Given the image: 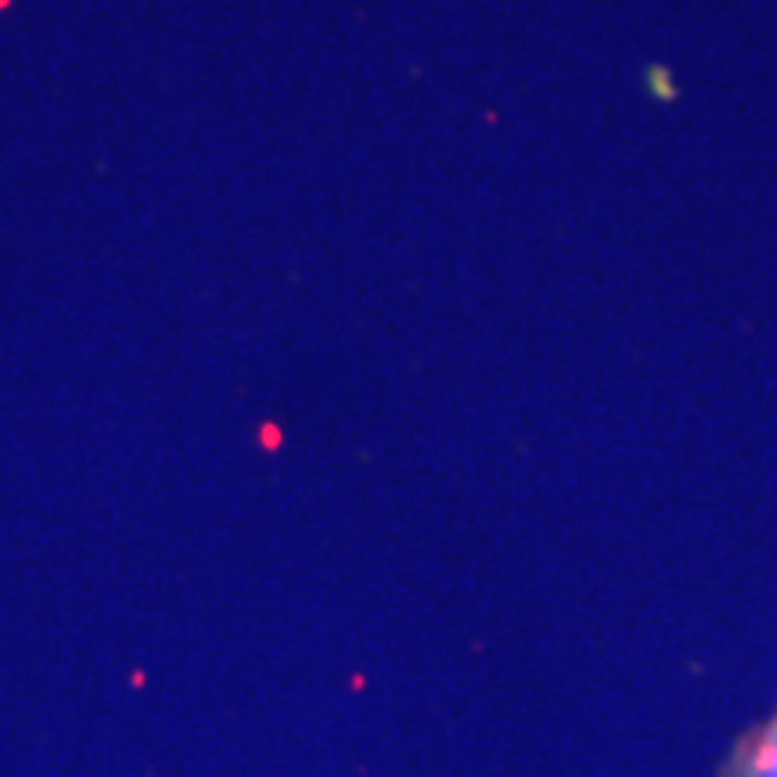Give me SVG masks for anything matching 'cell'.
I'll list each match as a JSON object with an SVG mask.
<instances>
[{
    "mask_svg": "<svg viewBox=\"0 0 777 777\" xmlns=\"http://www.w3.org/2000/svg\"><path fill=\"white\" fill-rule=\"evenodd\" d=\"M719 777H777V713L748 738H742Z\"/></svg>",
    "mask_w": 777,
    "mask_h": 777,
    "instance_id": "1",
    "label": "cell"
}]
</instances>
